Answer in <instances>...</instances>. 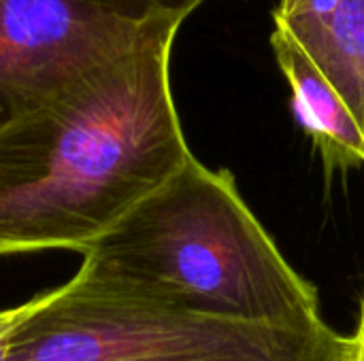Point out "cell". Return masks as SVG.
Masks as SVG:
<instances>
[{
	"label": "cell",
	"mask_w": 364,
	"mask_h": 361,
	"mask_svg": "<svg viewBox=\"0 0 364 361\" xmlns=\"http://www.w3.org/2000/svg\"><path fill=\"white\" fill-rule=\"evenodd\" d=\"M77 277L166 311L320 330L318 291L282 255L228 170L194 155L85 251Z\"/></svg>",
	"instance_id": "cell-2"
},
{
	"label": "cell",
	"mask_w": 364,
	"mask_h": 361,
	"mask_svg": "<svg viewBox=\"0 0 364 361\" xmlns=\"http://www.w3.org/2000/svg\"><path fill=\"white\" fill-rule=\"evenodd\" d=\"M166 30L0 128V255L85 251L190 157Z\"/></svg>",
	"instance_id": "cell-1"
},
{
	"label": "cell",
	"mask_w": 364,
	"mask_h": 361,
	"mask_svg": "<svg viewBox=\"0 0 364 361\" xmlns=\"http://www.w3.org/2000/svg\"><path fill=\"white\" fill-rule=\"evenodd\" d=\"M271 49L292 91V111L311 138L326 174L364 164V136L333 83L279 26H273Z\"/></svg>",
	"instance_id": "cell-6"
},
{
	"label": "cell",
	"mask_w": 364,
	"mask_h": 361,
	"mask_svg": "<svg viewBox=\"0 0 364 361\" xmlns=\"http://www.w3.org/2000/svg\"><path fill=\"white\" fill-rule=\"evenodd\" d=\"M203 0H0V128L85 70L179 30Z\"/></svg>",
	"instance_id": "cell-4"
},
{
	"label": "cell",
	"mask_w": 364,
	"mask_h": 361,
	"mask_svg": "<svg viewBox=\"0 0 364 361\" xmlns=\"http://www.w3.org/2000/svg\"><path fill=\"white\" fill-rule=\"evenodd\" d=\"M273 26L333 83L364 136V0H279Z\"/></svg>",
	"instance_id": "cell-5"
},
{
	"label": "cell",
	"mask_w": 364,
	"mask_h": 361,
	"mask_svg": "<svg viewBox=\"0 0 364 361\" xmlns=\"http://www.w3.org/2000/svg\"><path fill=\"white\" fill-rule=\"evenodd\" d=\"M9 361H348V338L183 315L75 277L23 323Z\"/></svg>",
	"instance_id": "cell-3"
},
{
	"label": "cell",
	"mask_w": 364,
	"mask_h": 361,
	"mask_svg": "<svg viewBox=\"0 0 364 361\" xmlns=\"http://www.w3.org/2000/svg\"><path fill=\"white\" fill-rule=\"evenodd\" d=\"M348 361H364V300L360 304V319L354 336L348 338Z\"/></svg>",
	"instance_id": "cell-8"
},
{
	"label": "cell",
	"mask_w": 364,
	"mask_h": 361,
	"mask_svg": "<svg viewBox=\"0 0 364 361\" xmlns=\"http://www.w3.org/2000/svg\"><path fill=\"white\" fill-rule=\"evenodd\" d=\"M53 296H55V289L45 291L43 296L32 298L30 302H26V304H21L17 309L0 311V361H9L11 349H13L15 338H17L19 330L23 328V323L30 317H34Z\"/></svg>",
	"instance_id": "cell-7"
}]
</instances>
